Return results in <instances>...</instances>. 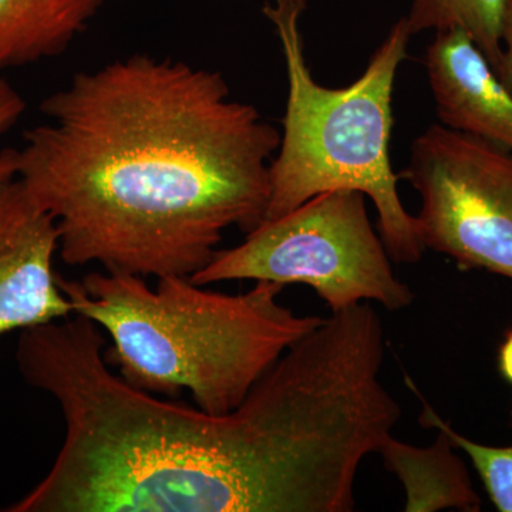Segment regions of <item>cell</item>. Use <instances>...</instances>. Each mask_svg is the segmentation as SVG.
<instances>
[{
    "instance_id": "15",
    "label": "cell",
    "mask_w": 512,
    "mask_h": 512,
    "mask_svg": "<svg viewBox=\"0 0 512 512\" xmlns=\"http://www.w3.org/2000/svg\"><path fill=\"white\" fill-rule=\"evenodd\" d=\"M498 369L501 376L512 384V328L505 333V338L498 352Z\"/></svg>"
},
{
    "instance_id": "2",
    "label": "cell",
    "mask_w": 512,
    "mask_h": 512,
    "mask_svg": "<svg viewBox=\"0 0 512 512\" xmlns=\"http://www.w3.org/2000/svg\"><path fill=\"white\" fill-rule=\"evenodd\" d=\"M86 316L22 330L16 362L55 397L66 434L47 476L8 512H322L338 436L325 394L276 362L234 410L158 399L113 372Z\"/></svg>"
},
{
    "instance_id": "12",
    "label": "cell",
    "mask_w": 512,
    "mask_h": 512,
    "mask_svg": "<svg viewBox=\"0 0 512 512\" xmlns=\"http://www.w3.org/2000/svg\"><path fill=\"white\" fill-rule=\"evenodd\" d=\"M406 383L423 403L420 423L427 429L443 431L456 448H461L470 457L494 507L500 512H512V446H485L467 439L454 430L446 420L441 419L439 413L421 396L409 376H406Z\"/></svg>"
},
{
    "instance_id": "5",
    "label": "cell",
    "mask_w": 512,
    "mask_h": 512,
    "mask_svg": "<svg viewBox=\"0 0 512 512\" xmlns=\"http://www.w3.org/2000/svg\"><path fill=\"white\" fill-rule=\"evenodd\" d=\"M390 259L370 222L366 195L333 190L264 222L237 247L218 249L191 279L202 286L245 279L308 285L330 312L363 302L402 311L414 293L394 275Z\"/></svg>"
},
{
    "instance_id": "8",
    "label": "cell",
    "mask_w": 512,
    "mask_h": 512,
    "mask_svg": "<svg viewBox=\"0 0 512 512\" xmlns=\"http://www.w3.org/2000/svg\"><path fill=\"white\" fill-rule=\"evenodd\" d=\"M424 63L443 126L512 151V94L473 40L436 33Z\"/></svg>"
},
{
    "instance_id": "14",
    "label": "cell",
    "mask_w": 512,
    "mask_h": 512,
    "mask_svg": "<svg viewBox=\"0 0 512 512\" xmlns=\"http://www.w3.org/2000/svg\"><path fill=\"white\" fill-rule=\"evenodd\" d=\"M498 80L512 94V0H507L503 26V52L494 69Z\"/></svg>"
},
{
    "instance_id": "1",
    "label": "cell",
    "mask_w": 512,
    "mask_h": 512,
    "mask_svg": "<svg viewBox=\"0 0 512 512\" xmlns=\"http://www.w3.org/2000/svg\"><path fill=\"white\" fill-rule=\"evenodd\" d=\"M40 110L16 178L55 220L64 264L191 278L224 231L265 221L281 131L221 73L138 53L74 74Z\"/></svg>"
},
{
    "instance_id": "11",
    "label": "cell",
    "mask_w": 512,
    "mask_h": 512,
    "mask_svg": "<svg viewBox=\"0 0 512 512\" xmlns=\"http://www.w3.org/2000/svg\"><path fill=\"white\" fill-rule=\"evenodd\" d=\"M505 9L507 0H413L404 19L412 36L461 30L494 70L503 52Z\"/></svg>"
},
{
    "instance_id": "10",
    "label": "cell",
    "mask_w": 512,
    "mask_h": 512,
    "mask_svg": "<svg viewBox=\"0 0 512 512\" xmlns=\"http://www.w3.org/2000/svg\"><path fill=\"white\" fill-rule=\"evenodd\" d=\"M104 0H0V73L66 52Z\"/></svg>"
},
{
    "instance_id": "13",
    "label": "cell",
    "mask_w": 512,
    "mask_h": 512,
    "mask_svg": "<svg viewBox=\"0 0 512 512\" xmlns=\"http://www.w3.org/2000/svg\"><path fill=\"white\" fill-rule=\"evenodd\" d=\"M26 110V101L18 90L0 79V134L10 130L22 117ZM16 177L15 150L0 153V181Z\"/></svg>"
},
{
    "instance_id": "3",
    "label": "cell",
    "mask_w": 512,
    "mask_h": 512,
    "mask_svg": "<svg viewBox=\"0 0 512 512\" xmlns=\"http://www.w3.org/2000/svg\"><path fill=\"white\" fill-rule=\"evenodd\" d=\"M77 315L110 336L104 349L121 379L151 394L188 390L202 412L225 414L289 346L322 322L279 302L284 286L258 281L239 295L207 291L188 276L158 278L92 272L82 281L57 274Z\"/></svg>"
},
{
    "instance_id": "6",
    "label": "cell",
    "mask_w": 512,
    "mask_h": 512,
    "mask_svg": "<svg viewBox=\"0 0 512 512\" xmlns=\"http://www.w3.org/2000/svg\"><path fill=\"white\" fill-rule=\"evenodd\" d=\"M402 177L419 192L424 248L512 281V154L440 124L414 140Z\"/></svg>"
},
{
    "instance_id": "7",
    "label": "cell",
    "mask_w": 512,
    "mask_h": 512,
    "mask_svg": "<svg viewBox=\"0 0 512 512\" xmlns=\"http://www.w3.org/2000/svg\"><path fill=\"white\" fill-rule=\"evenodd\" d=\"M59 232L19 178L0 181V336L74 315L57 284Z\"/></svg>"
},
{
    "instance_id": "16",
    "label": "cell",
    "mask_w": 512,
    "mask_h": 512,
    "mask_svg": "<svg viewBox=\"0 0 512 512\" xmlns=\"http://www.w3.org/2000/svg\"><path fill=\"white\" fill-rule=\"evenodd\" d=\"M104 2H121V0H104Z\"/></svg>"
},
{
    "instance_id": "4",
    "label": "cell",
    "mask_w": 512,
    "mask_h": 512,
    "mask_svg": "<svg viewBox=\"0 0 512 512\" xmlns=\"http://www.w3.org/2000/svg\"><path fill=\"white\" fill-rule=\"evenodd\" d=\"M306 9L308 0H271L262 9L281 42L288 76L284 131L271 164L264 222L322 192L360 191L375 204L390 258L416 264L426 248L416 217L400 200L389 150L394 82L412 39L406 19L394 23L359 79L329 89L313 79L306 60L301 32Z\"/></svg>"
},
{
    "instance_id": "9",
    "label": "cell",
    "mask_w": 512,
    "mask_h": 512,
    "mask_svg": "<svg viewBox=\"0 0 512 512\" xmlns=\"http://www.w3.org/2000/svg\"><path fill=\"white\" fill-rule=\"evenodd\" d=\"M443 431L427 447L390 436L380 447L384 466L399 478L406 493V512L481 511V498L466 464Z\"/></svg>"
}]
</instances>
